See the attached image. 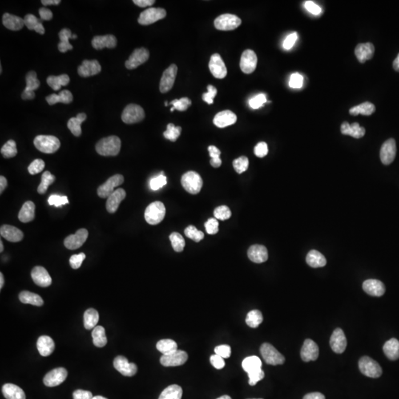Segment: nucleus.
Segmentation results:
<instances>
[{
  "instance_id": "nucleus-32",
  "label": "nucleus",
  "mask_w": 399,
  "mask_h": 399,
  "mask_svg": "<svg viewBox=\"0 0 399 399\" xmlns=\"http://www.w3.org/2000/svg\"><path fill=\"white\" fill-rule=\"evenodd\" d=\"M313 229H314L315 235H316V245L317 249L322 252H327L329 249H332L333 241L329 237L331 234V227L328 223L325 222L322 219H314L312 222Z\"/></svg>"
},
{
  "instance_id": "nucleus-9",
  "label": "nucleus",
  "mask_w": 399,
  "mask_h": 399,
  "mask_svg": "<svg viewBox=\"0 0 399 399\" xmlns=\"http://www.w3.org/2000/svg\"><path fill=\"white\" fill-rule=\"evenodd\" d=\"M266 109V100L265 98L256 97L245 108L241 123H239V137L243 140H249L259 133V128L262 125Z\"/></svg>"
},
{
  "instance_id": "nucleus-5",
  "label": "nucleus",
  "mask_w": 399,
  "mask_h": 399,
  "mask_svg": "<svg viewBox=\"0 0 399 399\" xmlns=\"http://www.w3.org/2000/svg\"><path fill=\"white\" fill-rule=\"evenodd\" d=\"M217 177V165L212 160L202 155L191 157L182 172L183 181L191 187L207 185L214 181Z\"/></svg>"
},
{
  "instance_id": "nucleus-29",
  "label": "nucleus",
  "mask_w": 399,
  "mask_h": 399,
  "mask_svg": "<svg viewBox=\"0 0 399 399\" xmlns=\"http://www.w3.org/2000/svg\"><path fill=\"white\" fill-rule=\"evenodd\" d=\"M273 193L271 190H263L259 185H253L251 187V193L245 199V204L249 209H254L256 212H264L267 205L271 203Z\"/></svg>"
},
{
  "instance_id": "nucleus-33",
  "label": "nucleus",
  "mask_w": 399,
  "mask_h": 399,
  "mask_svg": "<svg viewBox=\"0 0 399 399\" xmlns=\"http://www.w3.org/2000/svg\"><path fill=\"white\" fill-rule=\"evenodd\" d=\"M277 352L284 358L289 359L291 362L299 363L306 356V351L303 347L297 346L294 341L291 338H284L277 344Z\"/></svg>"
},
{
  "instance_id": "nucleus-48",
  "label": "nucleus",
  "mask_w": 399,
  "mask_h": 399,
  "mask_svg": "<svg viewBox=\"0 0 399 399\" xmlns=\"http://www.w3.org/2000/svg\"><path fill=\"white\" fill-rule=\"evenodd\" d=\"M10 277H11V272H10L9 267L6 264L0 265V289H1V291L5 289L6 285L9 282Z\"/></svg>"
},
{
  "instance_id": "nucleus-4",
  "label": "nucleus",
  "mask_w": 399,
  "mask_h": 399,
  "mask_svg": "<svg viewBox=\"0 0 399 399\" xmlns=\"http://www.w3.org/2000/svg\"><path fill=\"white\" fill-rule=\"evenodd\" d=\"M272 276L279 287L287 292H294L302 285L304 269L297 259L284 256L273 264Z\"/></svg>"
},
{
  "instance_id": "nucleus-28",
  "label": "nucleus",
  "mask_w": 399,
  "mask_h": 399,
  "mask_svg": "<svg viewBox=\"0 0 399 399\" xmlns=\"http://www.w3.org/2000/svg\"><path fill=\"white\" fill-rule=\"evenodd\" d=\"M254 358L259 374L262 375L264 378H272L275 376L277 370V361L272 352H269L266 348L257 349Z\"/></svg>"
},
{
  "instance_id": "nucleus-14",
  "label": "nucleus",
  "mask_w": 399,
  "mask_h": 399,
  "mask_svg": "<svg viewBox=\"0 0 399 399\" xmlns=\"http://www.w3.org/2000/svg\"><path fill=\"white\" fill-rule=\"evenodd\" d=\"M152 105V100L145 90H127L118 100V113L123 115H135L145 113Z\"/></svg>"
},
{
  "instance_id": "nucleus-37",
  "label": "nucleus",
  "mask_w": 399,
  "mask_h": 399,
  "mask_svg": "<svg viewBox=\"0 0 399 399\" xmlns=\"http://www.w3.org/2000/svg\"><path fill=\"white\" fill-rule=\"evenodd\" d=\"M254 157H259V161L267 167H277L283 162V160L286 159L287 152L284 147L276 145L271 149L259 150Z\"/></svg>"
},
{
  "instance_id": "nucleus-1",
  "label": "nucleus",
  "mask_w": 399,
  "mask_h": 399,
  "mask_svg": "<svg viewBox=\"0 0 399 399\" xmlns=\"http://www.w3.org/2000/svg\"><path fill=\"white\" fill-rule=\"evenodd\" d=\"M182 219V212L173 203L153 207L145 214L143 224L149 232L155 234H175Z\"/></svg>"
},
{
  "instance_id": "nucleus-47",
  "label": "nucleus",
  "mask_w": 399,
  "mask_h": 399,
  "mask_svg": "<svg viewBox=\"0 0 399 399\" xmlns=\"http://www.w3.org/2000/svg\"><path fill=\"white\" fill-rule=\"evenodd\" d=\"M33 147L35 150H48L53 147V139L51 137H40L36 135L33 141Z\"/></svg>"
},
{
  "instance_id": "nucleus-20",
  "label": "nucleus",
  "mask_w": 399,
  "mask_h": 399,
  "mask_svg": "<svg viewBox=\"0 0 399 399\" xmlns=\"http://www.w3.org/2000/svg\"><path fill=\"white\" fill-rule=\"evenodd\" d=\"M372 385L376 392L394 395L399 392V372L392 367H380L372 375Z\"/></svg>"
},
{
  "instance_id": "nucleus-25",
  "label": "nucleus",
  "mask_w": 399,
  "mask_h": 399,
  "mask_svg": "<svg viewBox=\"0 0 399 399\" xmlns=\"http://www.w3.org/2000/svg\"><path fill=\"white\" fill-rule=\"evenodd\" d=\"M37 38L43 45L53 46L55 49L66 51L68 48L67 41L63 35V30L58 29L55 25L49 21H40L36 28Z\"/></svg>"
},
{
  "instance_id": "nucleus-40",
  "label": "nucleus",
  "mask_w": 399,
  "mask_h": 399,
  "mask_svg": "<svg viewBox=\"0 0 399 399\" xmlns=\"http://www.w3.org/2000/svg\"><path fill=\"white\" fill-rule=\"evenodd\" d=\"M327 338H328V334L324 327H315L307 335L309 348L312 349L313 352H323L328 346Z\"/></svg>"
},
{
  "instance_id": "nucleus-16",
  "label": "nucleus",
  "mask_w": 399,
  "mask_h": 399,
  "mask_svg": "<svg viewBox=\"0 0 399 399\" xmlns=\"http://www.w3.org/2000/svg\"><path fill=\"white\" fill-rule=\"evenodd\" d=\"M189 296V287L185 283H177L167 289L161 297L159 312L163 319H172L179 311L180 305Z\"/></svg>"
},
{
  "instance_id": "nucleus-13",
  "label": "nucleus",
  "mask_w": 399,
  "mask_h": 399,
  "mask_svg": "<svg viewBox=\"0 0 399 399\" xmlns=\"http://www.w3.org/2000/svg\"><path fill=\"white\" fill-rule=\"evenodd\" d=\"M313 100L317 111L324 118L333 119L341 113L338 97L333 89L332 85L327 80H323L317 83Z\"/></svg>"
},
{
  "instance_id": "nucleus-24",
  "label": "nucleus",
  "mask_w": 399,
  "mask_h": 399,
  "mask_svg": "<svg viewBox=\"0 0 399 399\" xmlns=\"http://www.w3.org/2000/svg\"><path fill=\"white\" fill-rule=\"evenodd\" d=\"M88 53H89L90 58V63L87 68L88 76L91 79H99L100 77L108 75L109 69L103 63V59L108 58V53H109L107 46L103 43H93L90 47Z\"/></svg>"
},
{
  "instance_id": "nucleus-38",
  "label": "nucleus",
  "mask_w": 399,
  "mask_h": 399,
  "mask_svg": "<svg viewBox=\"0 0 399 399\" xmlns=\"http://www.w3.org/2000/svg\"><path fill=\"white\" fill-rule=\"evenodd\" d=\"M68 245L63 239H53L43 247V257L46 262H55L67 253Z\"/></svg>"
},
{
  "instance_id": "nucleus-31",
  "label": "nucleus",
  "mask_w": 399,
  "mask_h": 399,
  "mask_svg": "<svg viewBox=\"0 0 399 399\" xmlns=\"http://www.w3.org/2000/svg\"><path fill=\"white\" fill-rule=\"evenodd\" d=\"M1 229L8 237L23 235L26 231L25 215L20 209H14L13 212L4 219Z\"/></svg>"
},
{
  "instance_id": "nucleus-7",
  "label": "nucleus",
  "mask_w": 399,
  "mask_h": 399,
  "mask_svg": "<svg viewBox=\"0 0 399 399\" xmlns=\"http://www.w3.org/2000/svg\"><path fill=\"white\" fill-rule=\"evenodd\" d=\"M249 24V17L241 11H225L215 16L209 21L207 35L213 38H223L232 35L235 31L244 29Z\"/></svg>"
},
{
  "instance_id": "nucleus-36",
  "label": "nucleus",
  "mask_w": 399,
  "mask_h": 399,
  "mask_svg": "<svg viewBox=\"0 0 399 399\" xmlns=\"http://www.w3.org/2000/svg\"><path fill=\"white\" fill-rule=\"evenodd\" d=\"M321 323H322V326L325 329L338 331V329L344 328L346 326L347 317L342 309H327L321 316Z\"/></svg>"
},
{
  "instance_id": "nucleus-6",
  "label": "nucleus",
  "mask_w": 399,
  "mask_h": 399,
  "mask_svg": "<svg viewBox=\"0 0 399 399\" xmlns=\"http://www.w3.org/2000/svg\"><path fill=\"white\" fill-rule=\"evenodd\" d=\"M362 35V29L358 26L345 20L333 21L322 30V40L329 46L352 45Z\"/></svg>"
},
{
  "instance_id": "nucleus-39",
  "label": "nucleus",
  "mask_w": 399,
  "mask_h": 399,
  "mask_svg": "<svg viewBox=\"0 0 399 399\" xmlns=\"http://www.w3.org/2000/svg\"><path fill=\"white\" fill-rule=\"evenodd\" d=\"M73 304L76 309H83V311H90L95 307L103 305V297L99 294H90L87 292H79L75 294Z\"/></svg>"
},
{
  "instance_id": "nucleus-50",
  "label": "nucleus",
  "mask_w": 399,
  "mask_h": 399,
  "mask_svg": "<svg viewBox=\"0 0 399 399\" xmlns=\"http://www.w3.org/2000/svg\"><path fill=\"white\" fill-rule=\"evenodd\" d=\"M5 375H6L5 365H4V362L3 361H1V362H0V378H4V377H5Z\"/></svg>"
},
{
  "instance_id": "nucleus-21",
  "label": "nucleus",
  "mask_w": 399,
  "mask_h": 399,
  "mask_svg": "<svg viewBox=\"0 0 399 399\" xmlns=\"http://www.w3.org/2000/svg\"><path fill=\"white\" fill-rule=\"evenodd\" d=\"M53 306L48 302L36 305L28 319V329L33 334H43L53 326Z\"/></svg>"
},
{
  "instance_id": "nucleus-42",
  "label": "nucleus",
  "mask_w": 399,
  "mask_h": 399,
  "mask_svg": "<svg viewBox=\"0 0 399 399\" xmlns=\"http://www.w3.org/2000/svg\"><path fill=\"white\" fill-rule=\"evenodd\" d=\"M399 153V145L397 141L392 140L375 149L374 157L378 163H387L392 161Z\"/></svg>"
},
{
  "instance_id": "nucleus-26",
  "label": "nucleus",
  "mask_w": 399,
  "mask_h": 399,
  "mask_svg": "<svg viewBox=\"0 0 399 399\" xmlns=\"http://www.w3.org/2000/svg\"><path fill=\"white\" fill-rule=\"evenodd\" d=\"M103 123H105V115L100 111H93V113H87V115L76 113L70 119L71 127L83 137L89 135L90 133H93V130L103 127Z\"/></svg>"
},
{
  "instance_id": "nucleus-12",
  "label": "nucleus",
  "mask_w": 399,
  "mask_h": 399,
  "mask_svg": "<svg viewBox=\"0 0 399 399\" xmlns=\"http://www.w3.org/2000/svg\"><path fill=\"white\" fill-rule=\"evenodd\" d=\"M386 97V85L377 75H368L363 81L359 100L368 111H375L382 107Z\"/></svg>"
},
{
  "instance_id": "nucleus-10",
  "label": "nucleus",
  "mask_w": 399,
  "mask_h": 399,
  "mask_svg": "<svg viewBox=\"0 0 399 399\" xmlns=\"http://www.w3.org/2000/svg\"><path fill=\"white\" fill-rule=\"evenodd\" d=\"M224 78L222 75L212 71L203 73L197 80L193 89L187 93V99L193 105H200L212 98L223 89Z\"/></svg>"
},
{
  "instance_id": "nucleus-8",
  "label": "nucleus",
  "mask_w": 399,
  "mask_h": 399,
  "mask_svg": "<svg viewBox=\"0 0 399 399\" xmlns=\"http://www.w3.org/2000/svg\"><path fill=\"white\" fill-rule=\"evenodd\" d=\"M187 267L185 263L172 262L163 267L155 277L150 279L145 285L147 294L152 297H162L167 289H171V283L185 274Z\"/></svg>"
},
{
  "instance_id": "nucleus-41",
  "label": "nucleus",
  "mask_w": 399,
  "mask_h": 399,
  "mask_svg": "<svg viewBox=\"0 0 399 399\" xmlns=\"http://www.w3.org/2000/svg\"><path fill=\"white\" fill-rule=\"evenodd\" d=\"M311 135H312V138L305 140L303 147H304L305 151L312 157H318L319 153H321V147L324 145L325 140H326V135L318 128H312Z\"/></svg>"
},
{
  "instance_id": "nucleus-45",
  "label": "nucleus",
  "mask_w": 399,
  "mask_h": 399,
  "mask_svg": "<svg viewBox=\"0 0 399 399\" xmlns=\"http://www.w3.org/2000/svg\"><path fill=\"white\" fill-rule=\"evenodd\" d=\"M58 20H59L61 30L73 31L79 27V19H78L77 16L75 14L69 13V11H61L58 15Z\"/></svg>"
},
{
  "instance_id": "nucleus-34",
  "label": "nucleus",
  "mask_w": 399,
  "mask_h": 399,
  "mask_svg": "<svg viewBox=\"0 0 399 399\" xmlns=\"http://www.w3.org/2000/svg\"><path fill=\"white\" fill-rule=\"evenodd\" d=\"M249 275H251L249 265L247 264L245 257H243L237 264L227 267L224 273L225 282L229 286H235L249 277Z\"/></svg>"
},
{
  "instance_id": "nucleus-46",
  "label": "nucleus",
  "mask_w": 399,
  "mask_h": 399,
  "mask_svg": "<svg viewBox=\"0 0 399 399\" xmlns=\"http://www.w3.org/2000/svg\"><path fill=\"white\" fill-rule=\"evenodd\" d=\"M200 4L211 11H219L221 9H227L232 5L231 0H201Z\"/></svg>"
},
{
  "instance_id": "nucleus-17",
  "label": "nucleus",
  "mask_w": 399,
  "mask_h": 399,
  "mask_svg": "<svg viewBox=\"0 0 399 399\" xmlns=\"http://www.w3.org/2000/svg\"><path fill=\"white\" fill-rule=\"evenodd\" d=\"M0 352L11 362L26 364L35 358V348L15 337H5L0 343Z\"/></svg>"
},
{
  "instance_id": "nucleus-43",
  "label": "nucleus",
  "mask_w": 399,
  "mask_h": 399,
  "mask_svg": "<svg viewBox=\"0 0 399 399\" xmlns=\"http://www.w3.org/2000/svg\"><path fill=\"white\" fill-rule=\"evenodd\" d=\"M129 387L125 379H120L118 382H111L105 387V399H121Z\"/></svg>"
},
{
  "instance_id": "nucleus-19",
  "label": "nucleus",
  "mask_w": 399,
  "mask_h": 399,
  "mask_svg": "<svg viewBox=\"0 0 399 399\" xmlns=\"http://www.w3.org/2000/svg\"><path fill=\"white\" fill-rule=\"evenodd\" d=\"M4 35L9 43L16 46H29L37 38V31L31 26L7 20L4 25Z\"/></svg>"
},
{
  "instance_id": "nucleus-2",
  "label": "nucleus",
  "mask_w": 399,
  "mask_h": 399,
  "mask_svg": "<svg viewBox=\"0 0 399 399\" xmlns=\"http://www.w3.org/2000/svg\"><path fill=\"white\" fill-rule=\"evenodd\" d=\"M50 214L58 227L70 231L83 229L91 219L88 207L80 203H57Z\"/></svg>"
},
{
  "instance_id": "nucleus-22",
  "label": "nucleus",
  "mask_w": 399,
  "mask_h": 399,
  "mask_svg": "<svg viewBox=\"0 0 399 399\" xmlns=\"http://www.w3.org/2000/svg\"><path fill=\"white\" fill-rule=\"evenodd\" d=\"M110 145L103 135H93L88 141H77L70 145L69 151L73 157H80L86 155H105L109 152Z\"/></svg>"
},
{
  "instance_id": "nucleus-18",
  "label": "nucleus",
  "mask_w": 399,
  "mask_h": 399,
  "mask_svg": "<svg viewBox=\"0 0 399 399\" xmlns=\"http://www.w3.org/2000/svg\"><path fill=\"white\" fill-rule=\"evenodd\" d=\"M175 59L172 53H145L138 60V68L145 75H152L157 71L171 73L175 70Z\"/></svg>"
},
{
  "instance_id": "nucleus-23",
  "label": "nucleus",
  "mask_w": 399,
  "mask_h": 399,
  "mask_svg": "<svg viewBox=\"0 0 399 399\" xmlns=\"http://www.w3.org/2000/svg\"><path fill=\"white\" fill-rule=\"evenodd\" d=\"M130 173L127 170H119L115 175L105 177L101 183V191L107 197L108 201L118 205L123 202V191L121 187L129 180Z\"/></svg>"
},
{
  "instance_id": "nucleus-30",
  "label": "nucleus",
  "mask_w": 399,
  "mask_h": 399,
  "mask_svg": "<svg viewBox=\"0 0 399 399\" xmlns=\"http://www.w3.org/2000/svg\"><path fill=\"white\" fill-rule=\"evenodd\" d=\"M60 123L56 118L55 109L53 107H45L39 113L40 137H51L59 131Z\"/></svg>"
},
{
  "instance_id": "nucleus-49",
  "label": "nucleus",
  "mask_w": 399,
  "mask_h": 399,
  "mask_svg": "<svg viewBox=\"0 0 399 399\" xmlns=\"http://www.w3.org/2000/svg\"><path fill=\"white\" fill-rule=\"evenodd\" d=\"M63 5L67 9L69 8H85L91 5L90 0H63Z\"/></svg>"
},
{
  "instance_id": "nucleus-15",
  "label": "nucleus",
  "mask_w": 399,
  "mask_h": 399,
  "mask_svg": "<svg viewBox=\"0 0 399 399\" xmlns=\"http://www.w3.org/2000/svg\"><path fill=\"white\" fill-rule=\"evenodd\" d=\"M355 173L345 165L329 167L323 173L319 183L323 189L328 192H337L339 190L346 189L354 185Z\"/></svg>"
},
{
  "instance_id": "nucleus-3",
  "label": "nucleus",
  "mask_w": 399,
  "mask_h": 399,
  "mask_svg": "<svg viewBox=\"0 0 399 399\" xmlns=\"http://www.w3.org/2000/svg\"><path fill=\"white\" fill-rule=\"evenodd\" d=\"M249 312L244 304L239 302L225 305L217 315V326L225 337L239 336L247 328Z\"/></svg>"
},
{
  "instance_id": "nucleus-44",
  "label": "nucleus",
  "mask_w": 399,
  "mask_h": 399,
  "mask_svg": "<svg viewBox=\"0 0 399 399\" xmlns=\"http://www.w3.org/2000/svg\"><path fill=\"white\" fill-rule=\"evenodd\" d=\"M382 231L387 237H395L399 234V214L389 213L382 221Z\"/></svg>"
},
{
  "instance_id": "nucleus-52",
  "label": "nucleus",
  "mask_w": 399,
  "mask_h": 399,
  "mask_svg": "<svg viewBox=\"0 0 399 399\" xmlns=\"http://www.w3.org/2000/svg\"><path fill=\"white\" fill-rule=\"evenodd\" d=\"M247 159H249V160L252 159V153L247 152Z\"/></svg>"
},
{
  "instance_id": "nucleus-35",
  "label": "nucleus",
  "mask_w": 399,
  "mask_h": 399,
  "mask_svg": "<svg viewBox=\"0 0 399 399\" xmlns=\"http://www.w3.org/2000/svg\"><path fill=\"white\" fill-rule=\"evenodd\" d=\"M349 249H351L353 256H354L357 261H363V259H366V257L372 254V237L363 234L355 237V239H353L352 241L349 242Z\"/></svg>"
},
{
  "instance_id": "nucleus-27",
  "label": "nucleus",
  "mask_w": 399,
  "mask_h": 399,
  "mask_svg": "<svg viewBox=\"0 0 399 399\" xmlns=\"http://www.w3.org/2000/svg\"><path fill=\"white\" fill-rule=\"evenodd\" d=\"M83 264L78 262L75 257H67L63 264V272H61V275L56 283L57 289L61 292L67 291L73 283V279L83 272Z\"/></svg>"
},
{
  "instance_id": "nucleus-51",
  "label": "nucleus",
  "mask_w": 399,
  "mask_h": 399,
  "mask_svg": "<svg viewBox=\"0 0 399 399\" xmlns=\"http://www.w3.org/2000/svg\"><path fill=\"white\" fill-rule=\"evenodd\" d=\"M115 53H113V51H111V53H108V58H115Z\"/></svg>"
},
{
  "instance_id": "nucleus-11",
  "label": "nucleus",
  "mask_w": 399,
  "mask_h": 399,
  "mask_svg": "<svg viewBox=\"0 0 399 399\" xmlns=\"http://www.w3.org/2000/svg\"><path fill=\"white\" fill-rule=\"evenodd\" d=\"M133 356V346L128 343L117 345L113 352L103 353L98 357L95 366L100 373L105 375H113L125 368Z\"/></svg>"
}]
</instances>
